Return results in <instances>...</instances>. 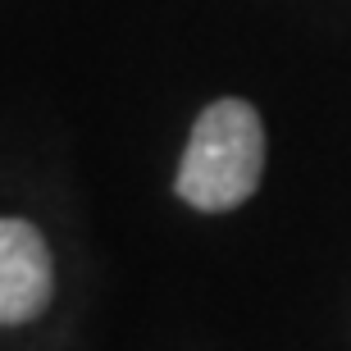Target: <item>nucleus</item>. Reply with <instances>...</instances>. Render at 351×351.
Returning <instances> with one entry per match:
<instances>
[{
    "label": "nucleus",
    "mask_w": 351,
    "mask_h": 351,
    "mask_svg": "<svg viewBox=\"0 0 351 351\" xmlns=\"http://www.w3.org/2000/svg\"><path fill=\"white\" fill-rule=\"evenodd\" d=\"M265 173V123L251 101H210L192 123L173 192L192 210L223 215L256 196Z\"/></svg>",
    "instance_id": "f257e3e1"
},
{
    "label": "nucleus",
    "mask_w": 351,
    "mask_h": 351,
    "mask_svg": "<svg viewBox=\"0 0 351 351\" xmlns=\"http://www.w3.org/2000/svg\"><path fill=\"white\" fill-rule=\"evenodd\" d=\"M55 297V261L37 223L0 219V324L37 319Z\"/></svg>",
    "instance_id": "f03ea898"
}]
</instances>
